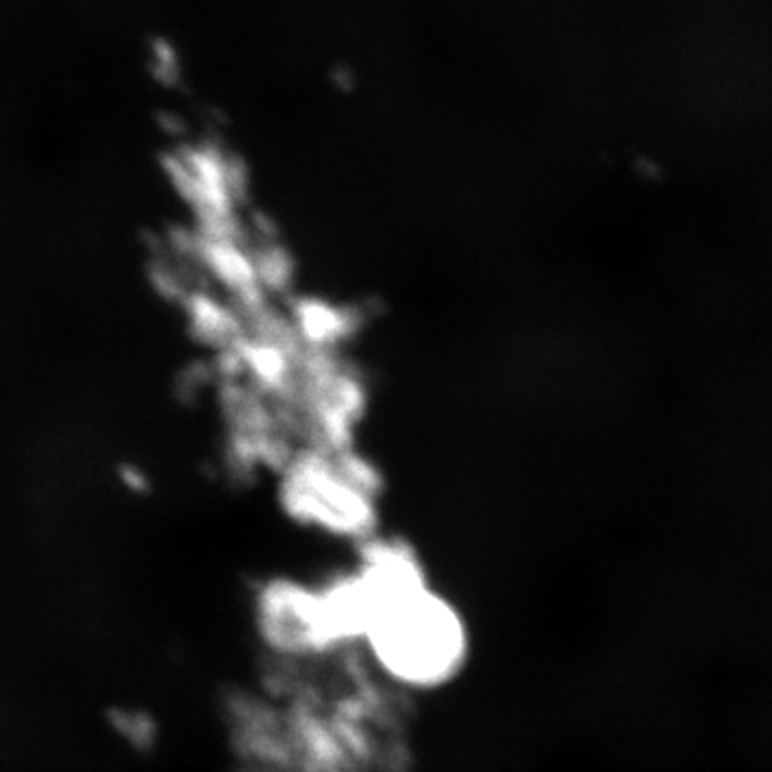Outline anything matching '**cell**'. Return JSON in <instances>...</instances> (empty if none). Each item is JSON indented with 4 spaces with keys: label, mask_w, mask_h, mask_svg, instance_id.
Wrapping results in <instances>:
<instances>
[{
    "label": "cell",
    "mask_w": 772,
    "mask_h": 772,
    "mask_svg": "<svg viewBox=\"0 0 772 772\" xmlns=\"http://www.w3.org/2000/svg\"><path fill=\"white\" fill-rule=\"evenodd\" d=\"M376 605L359 648L393 686L430 693L455 682L470 657V631L423 571H376Z\"/></svg>",
    "instance_id": "1"
}]
</instances>
